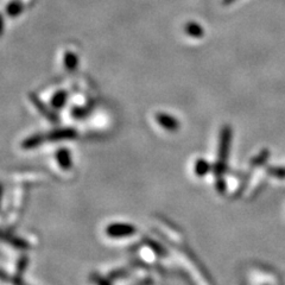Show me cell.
Here are the masks:
<instances>
[{"instance_id": "obj_1", "label": "cell", "mask_w": 285, "mask_h": 285, "mask_svg": "<svg viewBox=\"0 0 285 285\" xmlns=\"http://www.w3.org/2000/svg\"><path fill=\"white\" fill-rule=\"evenodd\" d=\"M135 232L134 226L127 225V223H112L106 230L107 235L112 238H121V236H129Z\"/></svg>"}, {"instance_id": "obj_2", "label": "cell", "mask_w": 285, "mask_h": 285, "mask_svg": "<svg viewBox=\"0 0 285 285\" xmlns=\"http://www.w3.org/2000/svg\"><path fill=\"white\" fill-rule=\"evenodd\" d=\"M230 143H231V130L230 127H226L222 131V134H221V144H220V158L222 163L223 159L227 157L228 149H230Z\"/></svg>"}, {"instance_id": "obj_3", "label": "cell", "mask_w": 285, "mask_h": 285, "mask_svg": "<svg viewBox=\"0 0 285 285\" xmlns=\"http://www.w3.org/2000/svg\"><path fill=\"white\" fill-rule=\"evenodd\" d=\"M76 135V133L74 130L70 129H62V130H56V131L49 133L47 135V139L49 140H62V139H71Z\"/></svg>"}, {"instance_id": "obj_4", "label": "cell", "mask_w": 285, "mask_h": 285, "mask_svg": "<svg viewBox=\"0 0 285 285\" xmlns=\"http://www.w3.org/2000/svg\"><path fill=\"white\" fill-rule=\"evenodd\" d=\"M157 121L159 122L161 126L169 130V131H175L178 127L177 120H176L175 118H172V117L167 116V114H158V116H157Z\"/></svg>"}, {"instance_id": "obj_5", "label": "cell", "mask_w": 285, "mask_h": 285, "mask_svg": "<svg viewBox=\"0 0 285 285\" xmlns=\"http://www.w3.org/2000/svg\"><path fill=\"white\" fill-rule=\"evenodd\" d=\"M45 138L47 137H43V135H39V134L33 135V137H30V138H28V139L24 140L23 148H25V149L36 148V146L41 145V144L44 142Z\"/></svg>"}, {"instance_id": "obj_6", "label": "cell", "mask_w": 285, "mask_h": 285, "mask_svg": "<svg viewBox=\"0 0 285 285\" xmlns=\"http://www.w3.org/2000/svg\"><path fill=\"white\" fill-rule=\"evenodd\" d=\"M56 157H57L58 159V163L61 164V167L65 168V169H69L70 168V154H69V151L68 150H60L56 154Z\"/></svg>"}, {"instance_id": "obj_7", "label": "cell", "mask_w": 285, "mask_h": 285, "mask_svg": "<svg viewBox=\"0 0 285 285\" xmlns=\"http://www.w3.org/2000/svg\"><path fill=\"white\" fill-rule=\"evenodd\" d=\"M209 168H210L209 164L207 163L206 161H203V159H201V161H198V163H196V165H195L196 175H199V176L206 175L207 172H208Z\"/></svg>"}, {"instance_id": "obj_8", "label": "cell", "mask_w": 285, "mask_h": 285, "mask_svg": "<svg viewBox=\"0 0 285 285\" xmlns=\"http://www.w3.org/2000/svg\"><path fill=\"white\" fill-rule=\"evenodd\" d=\"M98 281V285H110L107 283V282L105 281V279H101V278H97Z\"/></svg>"}]
</instances>
